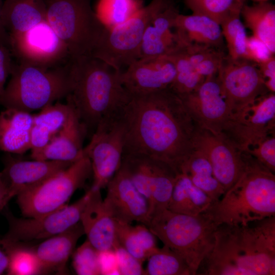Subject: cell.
Listing matches in <instances>:
<instances>
[{
	"mask_svg": "<svg viewBox=\"0 0 275 275\" xmlns=\"http://www.w3.org/2000/svg\"><path fill=\"white\" fill-rule=\"evenodd\" d=\"M119 119L124 129L123 153L146 155L181 173L194 150L196 124L170 88L130 95Z\"/></svg>",
	"mask_w": 275,
	"mask_h": 275,
	"instance_id": "obj_1",
	"label": "cell"
},
{
	"mask_svg": "<svg viewBox=\"0 0 275 275\" xmlns=\"http://www.w3.org/2000/svg\"><path fill=\"white\" fill-rule=\"evenodd\" d=\"M106 187L103 201L115 220L129 224L137 222L147 226L150 221L148 201L121 167Z\"/></svg>",
	"mask_w": 275,
	"mask_h": 275,
	"instance_id": "obj_18",
	"label": "cell"
},
{
	"mask_svg": "<svg viewBox=\"0 0 275 275\" xmlns=\"http://www.w3.org/2000/svg\"><path fill=\"white\" fill-rule=\"evenodd\" d=\"M71 89L67 96L91 137L102 122L117 118L130 97L122 71L92 56L70 57Z\"/></svg>",
	"mask_w": 275,
	"mask_h": 275,
	"instance_id": "obj_3",
	"label": "cell"
},
{
	"mask_svg": "<svg viewBox=\"0 0 275 275\" xmlns=\"http://www.w3.org/2000/svg\"><path fill=\"white\" fill-rule=\"evenodd\" d=\"M67 98V103L51 104L41 109L38 114L33 115L31 153L45 147L67 122L73 108L71 100Z\"/></svg>",
	"mask_w": 275,
	"mask_h": 275,
	"instance_id": "obj_26",
	"label": "cell"
},
{
	"mask_svg": "<svg viewBox=\"0 0 275 275\" xmlns=\"http://www.w3.org/2000/svg\"><path fill=\"white\" fill-rule=\"evenodd\" d=\"M185 174L193 183L205 193L212 200L218 201L225 190L215 178L207 158L194 149L182 166L181 173Z\"/></svg>",
	"mask_w": 275,
	"mask_h": 275,
	"instance_id": "obj_31",
	"label": "cell"
},
{
	"mask_svg": "<svg viewBox=\"0 0 275 275\" xmlns=\"http://www.w3.org/2000/svg\"><path fill=\"white\" fill-rule=\"evenodd\" d=\"M175 65L176 74L169 87L180 96L196 89L206 79L201 76L191 64L184 47L177 43L175 47L167 55Z\"/></svg>",
	"mask_w": 275,
	"mask_h": 275,
	"instance_id": "obj_32",
	"label": "cell"
},
{
	"mask_svg": "<svg viewBox=\"0 0 275 275\" xmlns=\"http://www.w3.org/2000/svg\"><path fill=\"white\" fill-rule=\"evenodd\" d=\"M147 227L164 245L184 259L192 275L196 274L212 249L217 227L203 213L190 215L167 208L154 213Z\"/></svg>",
	"mask_w": 275,
	"mask_h": 275,
	"instance_id": "obj_6",
	"label": "cell"
},
{
	"mask_svg": "<svg viewBox=\"0 0 275 275\" xmlns=\"http://www.w3.org/2000/svg\"><path fill=\"white\" fill-rule=\"evenodd\" d=\"M113 250L117 257L120 274H145V270L142 267V262L127 252L117 240Z\"/></svg>",
	"mask_w": 275,
	"mask_h": 275,
	"instance_id": "obj_41",
	"label": "cell"
},
{
	"mask_svg": "<svg viewBox=\"0 0 275 275\" xmlns=\"http://www.w3.org/2000/svg\"><path fill=\"white\" fill-rule=\"evenodd\" d=\"M274 56L266 45L254 35L247 37L244 58L257 64Z\"/></svg>",
	"mask_w": 275,
	"mask_h": 275,
	"instance_id": "obj_42",
	"label": "cell"
},
{
	"mask_svg": "<svg viewBox=\"0 0 275 275\" xmlns=\"http://www.w3.org/2000/svg\"><path fill=\"white\" fill-rule=\"evenodd\" d=\"M212 203V199L195 186L185 174L179 173L167 209L176 213L196 216L203 213Z\"/></svg>",
	"mask_w": 275,
	"mask_h": 275,
	"instance_id": "obj_28",
	"label": "cell"
},
{
	"mask_svg": "<svg viewBox=\"0 0 275 275\" xmlns=\"http://www.w3.org/2000/svg\"><path fill=\"white\" fill-rule=\"evenodd\" d=\"M245 0H184L193 14L205 15L221 24L230 17L240 14Z\"/></svg>",
	"mask_w": 275,
	"mask_h": 275,
	"instance_id": "obj_36",
	"label": "cell"
},
{
	"mask_svg": "<svg viewBox=\"0 0 275 275\" xmlns=\"http://www.w3.org/2000/svg\"><path fill=\"white\" fill-rule=\"evenodd\" d=\"M10 51L8 48L0 44V92L1 94L4 89L6 81L11 74L14 66L11 62Z\"/></svg>",
	"mask_w": 275,
	"mask_h": 275,
	"instance_id": "obj_45",
	"label": "cell"
},
{
	"mask_svg": "<svg viewBox=\"0 0 275 275\" xmlns=\"http://www.w3.org/2000/svg\"><path fill=\"white\" fill-rule=\"evenodd\" d=\"M73 253V267L77 274H101L99 251L87 240Z\"/></svg>",
	"mask_w": 275,
	"mask_h": 275,
	"instance_id": "obj_39",
	"label": "cell"
},
{
	"mask_svg": "<svg viewBox=\"0 0 275 275\" xmlns=\"http://www.w3.org/2000/svg\"><path fill=\"white\" fill-rule=\"evenodd\" d=\"M11 78L0 95L5 108L31 113L67 97L71 85L69 64L51 68L20 62L13 66Z\"/></svg>",
	"mask_w": 275,
	"mask_h": 275,
	"instance_id": "obj_5",
	"label": "cell"
},
{
	"mask_svg": "<svg viewBox=\"0 0 275 275\" xmlns=\"http://www.w3.org/2000/svg\"><path fill=\"white\" fill-rule=\"evenodd\" d=\"M115 221L117 241L142 263L158 249L156 236L145 225Z\"/></svg>",
	"mask_w": 275,
	"mask_h": 275,
	"instance_id": "obj_30",
	"label": "cell"
},
{
	"mask_svg": "<svg viewBox=\"0 0 275 275\" xmlns=\"http://www.w3.org/2000/svg\"><path fill=\"white\" fill-rule=\"evenodd\" d=\"M240 14L232 16L221 24L228 50L227 56L233 59L244 58L247 36Z\"/></svg>",
	"mask_w": 275,
	"mask_h": 275,
	"instance_id": "obj_38",
	"label": "cell"
},
{
	"mask_svg": "<svg viewBox=\"0 0 275 275\" xmlns=\"http://www.w3.org/2000/svg\"><path fill=\"white\" fill-rule=\"evenodd\" d=\"M148 259L147 275H192L184 259L166 246L158 249Z\"/></svg>",
	"mask_w": 275,
	"mask_h": 275,
	"instance_id": "obj_34",
	"label": "cell"
},
{
	"mask_svg": "<svg viewBox=\"0 0 275 275\" xmlns=\"http://www.w3.org/2000/svg\"><path fill=\"white\" fill-rule=\"evenodd\" d=\"M90 194L89 189L75 203L37 218H17L5 210L9 229L2 240L7 242L44 240L69 229L80 222Z\"/></svg>",
	"mask_w": 275,
	"mask_h": 275,
	"instance_id": "obj_12",
	"label": "cell"
},
{
	"mask_svg": "<svg viewBox=\"0 0 275 275\" xmlns=\"http://www.w3.org/2000/svg\"><path fill=\"white\" fill-rule=\"evenodd\" d=\"M181 45L184 47L188 58L196 71L205 79L217 74L227 55L225 49H223Z\"/></svg>",
	"mask_w": 275,
	"mask_h": 275,
	"instance_id": "obj_35",
	"label": "cell"
},
{
	"mask_svg": "<svg viewBox=\"0 0 275 275\" xmlns=\"http://www.w3.org/2000/svg\"><path fill=\"white\" fill-rule=\"evenodd\" d=\"M171 1L152 0L124 23L112 28L105 27L91 56L122 71L140 59L146 29Z\"/></svg>",
	"mask_w": 275,
	"mask_h": 275,
	"instance_id": "obj_8",
	"label": "cell"
},
{
	"mask_svg": "<svg viewBox=\"0 0 275 275\" xmlns=\"http://www.w3.org/2000/svg\"><path fill=\"white\" fill-rule=\"evenodd\" d=\"M2 241L9 258L7 270L8 274H35L43 272L32 249L22 248L17 242H7L3 240Z\"/></svg>",
	"mask_w": 275,
	"mask_h": 275,
	"instance_id": "obj_37",
	"label": "cell"
},
{
	"mask_svg": "<svg viewBox=\"0 0 275 275\" xmlns=\"http://www.w3.org/2000/svg\"><path fill=\"white\" fill-rule=\"evenodd\" d=\"M124 149V129L119 119L104 121L97 127L83 152L91 163L92 187L101 189L120 169Z\"/></svg>",
	"mask_w": 275,
	"mask_h": 275,
	"instance_id": "obj_13",
	"label": "cell"
},
{
	"mask_svg": "<svg viewBox=\"0 0 275 275\" xmlns=\"http://www.w3.org/2000/svg\"><path fill=\"white\" fill-rule=\"evenodd\" d=\"M274 93L261 96L232 114L221 135L238 150L245 152L266 136L274 133Z\"/></svg>",
	"mask_w": 275,
	"mask_h": 275,
	"instance_id": "obj_11",
	"label": "cell"
},
{
	"mask_svg": "<svg viewBox=\"0 0 275 275\" xmlns=\"http://www.w3.org/2000/svg\"><path fill=\"white\" fill-rule=\"evenodd\" d=\"M176 43L224 49V39L221 25L210 17L200 14H179L175 20Z\"/></svg>",
	"mask_w": 275,
	"mask_h": 275,
	"instance_id": "obj_23",
	"label": "cell"
},
{
	"mask_svg": "<svg viewBox=\"0 0 275 275\" xmlns=\"http://www.w3.org/2000/svg\"><path fill=\"white\" fill-rule=\"evenodd\" d=\"M46 20L67 46L70 57L91 56L105 28L91 0H45Z\"/></svg>",
	"mask_w": 275,
	"mask_h": 275,
	"instance_id": "obj_7",
	"label": "cell"
},
{
	"mask_svg": "<svg viewBox=\"0 0 275 275\" xmlns=\"http://www.w3.org/2000/svg\"><path fill=\"white\" fill-rule=\"evenodd\" d=\"M254 1L259 2H263V1H267L268 0H253Z\"/></svg>",
	"mask_w": 275,
	"mask_h": 275,
	"instance_id": "obj_49",
	"label": "cell"
},
{
	"mask_svg": "<svg viewBox=\"0 0 275 275\" xmlns=\"http://www.w3.org/2000/svg\"><path fill=\"white\" fill-rule=\"evenodd\" d=\"M85 234L79 222L69 229L44 239L32 250L44 271L63 273L78 240Z\"/></svg>",
	"mask_w": 275,
	"mask_h": 275,
	"instance_id": "obj_24",
	"label": "cell"
},
{
	"mask_svg": "<svg viewBox=\"0 0 275 275\" xmlns=\"http://www.w3.org/2000/svg\"><path fill=\"white\" fill-rule=\"evenodd\" d=\"M274 173L275 138L274 133L264 138L245 151Z\"/></svg>",
	"mask_w": 275,
	"mask_h": 275,
	"instance_id": "obj_40",
	"label": "cell"
},
{
	"mask_svg": "<svg viewBox=\"0 0 275 275\" xmlns=\"http://www.w3.org/2000/svg\"><path fill=\"white\" fill-rule=\"evenodd\" d=\"M45 0H5L2 19L10 36L25 32L46 20Z\"/></svg>",
	"mask_w": 275,
	"mask_h": 275,
	"instance_id": "obj_27",
	"label": "cell"
},
{
	"mask_svg": "<svg viewBox=\"0 0 275 275\" xmlns=\"http://www.w3.org/2000/svg\"><path fill=\"white\" fill-rule=\"evenodd\" d=\"M9 264V258L2 239H0V274L7 271Z\"/></svg>",
	"mask_w": 275,
	"mask_h": 275,
	"instance_id": "obj_48",
	"label": "cell"
},
{
	"mask_svg": "<svg viewBox=\"0 0 275 275\" xmlns=\"http://www.w3.org/2000/svg\"><path fill=\"white\" fill-rule=\"evenodd\" d=\"M33 115L14 108L0 112V150L22 154L31 147Z\"/></svg>",
	"mask_w": 275,
	"mask_h": 275,
	"instance_id": "obj_25",
	"label": "cell"
},
{
	"mask_svg": "<svg viewBox=\"0 0 275 275\" xmlns=\"http://www.w3.org/2000/svg\"><path fill=\"white\" fill-rule=\"evenodd\" d=\"M194 149L210 161L214 175L225 193L238 180L244 166L242 152L221 134L196 125Z\"/></svg>",
	"mask_w": 275,
	"mask_h": 275,
	"instance_id": "obj_17",
	"label": "cell"
},
{
	"mask_svg": "<svg viewBox=\"0 0 275 275\" xmlns=\"http://www.w3.org/2000/svg\"><path fill=\"white\" fill-rule=\"evenodd\" d=\"M179 97L197 125L221 134L232 112L217 74L206 78L192 92Z\"/></svg>",
	"mask_w": 275,
	"mask_h": 275,
	"instance_id": "obj_16",
	"label": "cell"
},
{
	"mask_svg": "<svg viewBox=\"0 0 275 275\" xmlns=\"http://www.w3.org/2000/svg\"><path fill=\"white\" fill-rule=\"evenodd\" d=\"M91 175V161L84 155L38 186L17 195L21 213L26 217L37 218L63 208Z\"/></svg>",
	"mask_w": 275,
	"mask_h": 275,
	"instance_id": "obj_9",
	"label": "cell"
},
{
	"mask_svg": "<svg viewBox=\"0 0 275 275\" xmlns=\"http://www.w3.org/2000/svg\"><path fill=\"white\" fill-rule=\"evenodd\" d=\"M86 136L87 129L73 107L68 120L59 132L45 147L32 153L31 156L33 159L73 163L84 156L83 142Z\"/></svg>",
	"mask_w": 275,
	"mask_h": 275,
	"instance_id": "obj_22",
	"label": "cell"
},
{
	"mask_svg": "<svg viewBox=\"0 0 275 275\" xmlns=\"http://www.w3.org/2000/svg\"><path fill=\"white\" fill-rule=\"evenodd\" d=\"M253 35L263 41L271 52H275V7L267 1L243 5L240 12Z\"/></svg>",
	"mask_w": 275,
	"mask_h": 275,
	"instance_id": "obj_29",
	"label": "cell"
},
{
	"mask_svg": "<svg viewBox=\"0 0 275 275\" xmlns=\"http://www.w3.org/2000/svg\"><path fill=\"white\" fill-rule=\"evenodd\" d=\"M12 198L0 176V212Z\"/></svg>",
	"mask_w": 275,
	"mask_h": 275,
	"instance_id": "obj_47",
	"label": "cell"
},
{
	"mask_svg": "<svg viewBox=\"0 0 275 275\" xmlns=\"http://www.w3.org/2000/svg\"><path fill=\"white\" fill-rule=\"evenodd\" d=\"M176 74L168 56L140 59L121 72L122 83L130 95L144 94L169 88Z\"/></svg>",
	"mask_w": 275,
	"mask_h": 275,
	"instance_id": "obj_19",
	"label": "cell"
},
{
	"mask_svg": "<svg viewBox=\"0 0 275 275\" xmlns=\"http://www.w3.org/2000/svg\"><path fill=\"white\" fill-rule=\"evenodd\" d=\"M146 198L150 218L167 208L178 173L169 164L146 155L123 153L120 167Z\"/></svg>",
	"mask_w": 275,
	"mask_h": 275,
	"instance_id": "obj_10",
	"label": "cell"
},
{
	"mask_svg": "<svg viewBox=\"0 0 275 275\" xmlns=\"http://www.w3.org/2000/svg\"><path fill=\"white\" fill-rule=\"evenodd\" d=\"M1 92H0V95H1Z\"/></svg>",
	"mask_w": 275,
	"mask_h": 275,
	"instance_id": "obj_50",
	"label": "cell"
},
{
	"mask_svg": "<svg viewBox=\"0 0 275 275\" xmlns=\"http://www.w3.org/2000/svg\"><path fill=\"white\" fill-rule=\"evenodd\" d=\"M243 171L236 182L202 213L217 227L247 226L275 216V175L254 157L242 152Z\"/></svg>",
	"mask_w": 275,
	"mask_h": 275,
	"instance_id": "obj_4",
	"label": "cell"
},
{
	"mask_svg": "<svg viewBox=\"0 0 275 275\" xmlns=\"http://www.w3.org/2000/svg\"><path fill=\"white\" fill-rule=\"evenodd\" d=\"M254 222L218 226L196 274L274 275L275 216Z\"/></svg>",
	"mask_w": 275,
	"mask_h": 275,
	"instance_id": "obj_2",
	"label": "cell"
},
{
	"mask_svg": "<svg viewBox=\"0 0 275 275\" xmlns=\"http://www.w3.org/2000/svg\"><path fill=\"white\" fill-rule=\"evenodd\" d=\"M3 2L0 0V44L11 50L10 35L6 30L2 19V9Z\"/></svg>",
	"mask_w": 275,
	"mask_h": 275,
	"instance_id": "obj_46",
	"label": "cell"
},
{
	"mask_svg": "<svg viewBox=\"0 0 275 275\" xmlns=\"http://www.w3.org/2000/svg\"><path fill=\"white\" fill-rule=\"evenodd\" d=\"M217 77L232 114L268 93L257 64L245 58L225 57Z\"/></svg>",
	"mask_w": 275,
	"mask_h": 275,
	"instance_id": "obj_14",
	"label": "cell"
},
{
	"mask_svg": "<svg viewBox=\"0 0 275 275\" xmlns=\"http://www.w3.org/2000/svg\"><path fill=\"white\" fill-rule=\"evenodd\" d=\"M101 274H120L113 249L99 252Z\"/></svg>",
	"mask_w": 275,
	"mask_h": 275,
	"instance_id": "obj_43",
	"label": "cell"
},
{
	"mask_svg": "<svg viewBox=\"0 0 275 275\" xmlns=\"http://www.w3.org/2000/svg\"><path fill=\"white\" fill-rule=\"evenodd\" d=\"M90 189L80 220L87 240L99 252L113 249L116 242L115 219L102 199L101 189Z\"/></svg>",
	"mask_w": 275,
	"mask_h": 275,
	"instance_id": "obj_21",
	"label": "cell"
},
{
	"mask_svg": "<svg viewBox=\"0 0 275 275\" xmlns=\"http://www.w3.org/2000/svg\"><path fill=\"white\" fill-rule=\"evenodd\" d=\"M10 37L11 50L20 62L51 68L70 57L67 46L46 20Z\"/></svg>",
	"mask_w": 275,
	"mask_h": 275,
	"instance_id": "obj_15",
	"label": "cell"
},
{
	"mask_svg": "<svg viewBox=\"0 0 275 275\" xmlns=\"http://www.w3.org/2000/svg\"><path fill=\"white\" fill-rule=\"evenodd\" d=\"M1 178L9 194L14 196L31 189L73 163L55 160H23L7 153Z\"/></svg>",
	"mask_w": 275,
	"mask_h": 275,
	"instance_id": "obj_20",
	"label": "cell"
},
{
	"mask_svg": "<svg viewBox=\"0 0 275 275\" xmlns=\"http://www.w3.org/2000/svg\"><path fill=\"white\" fill-rule=\"evenodd\" d=\"M143 0H97L94 11L104 26L121 24L144 7Z\"/></svg>",
	"mask_w": 275,
	"mask_h": 275,
	"instance_id": "obj_33",
	"label": "cell"
},
{
	"mask_svg": "<svg viewBox=\"0 0 275 275\" xmlns=\"http://www.w3.org/2000/svg\"><path fill=\"white\" fill-rule=\"evenodd\" d=\"M265 85L269 92H275V59L272 56L265 62L257 64Z\"/></svg>",
	"mask_w": 275,
	"mask_h": 275,
	"instance_id": "obj_44",
	"label": "cell"
}]
</instances>
